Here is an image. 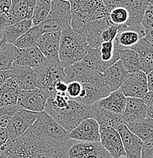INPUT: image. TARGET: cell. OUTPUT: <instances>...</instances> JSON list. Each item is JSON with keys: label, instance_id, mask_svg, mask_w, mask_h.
Here are the masks:
<instances>
[{"label": "cell", "instance_id": "83f0119b", "mask_svg": "<svg viewBox=\"0 0 153 158\" xmlns=\"http://www.w3.org/2000/svg\"><path fill=\"white\" fill-rule=\"evenodd\" d=\"M32 26L31 19L19 21V22L9 26L1 33L0 34L2 36L1 40L5 41L6 44H13L16 40L27 32Z\"/></svg>", "mask_w": 153, "mask_h": 158}, {"label": "cell", "instance_id": "5b68a950", "mask_svg": "<svg viewBox=\"0 0 153 158\" xmlns=\"http://www.w3.org/2000/svg\"><path fill=\"white\" fill-rule=\"evenodd\" d=\"M26 132L41 139L66 144L68 132L46 112L39 113L38 117Z\"/></svg>", "mask_w": 153, "mask_h": 158}, {"label": "cell", "instance_id": "ac0fdd59", "mask_svg": "<svg viewBox=\"0 0 153 158\" xmlns=\"http://www.w3.org/2000/svg\"><path fill=\"white\" fill-rule=\"evenodd\" d=\"M61 31L45 33L38 39L37 47L49 62H59V48Z\"/></svg>", "mask_w": 153, "mask_h": 158}, {"label": "cell", "instance_id": "7bdbcfd3", "mask_svg": "<svg viewBox=\"0 0 153 158\" xmlns=\"http://www.w3.org/2000/svg\"><path fill=\"white\" fill-rule=\"evenodd\" d=\"M148 107V117L153 119V91H149L143 98Z\"/></svg>", "mask_w": 153, "mask_h": 158}, {"label": "cell", "instance_id": "9a60e30c", "mask_svg": "<svg viewBox=\"0 0 153 158\" xmlns=\"http://www.w3.org/2000/svg\"><path fill=\"white\" fill-rule=\"evenodd\" d=\"M100 144L112 158L126 157L121 135L117 130L110 127L100 126Z\"/></svg>", "mask_w": 153, "mask_h": 158}, {"label": "cell", "instance_id": "11a10c76", "mask_svg": "<svg viewBox=\"0 0 153 158\" xmlns=\"http://www.w3.org/2000/svg\"><path fill=\"white\" fill-rule=\"evenodd\" d=\"M57 158H64V157H57Z\"/></svg>", "mask_w": 153, "mask_h": 158}, {"label": "cell", "instance_id": "d6986e66", "mask_svg": "<svg viewBox=\"0 0 153 158\" xmlns=\"http://www.w3.org/2000/svg\"><path fill=\"white\" fill-rule=\"evenodd\" d=\"M117 130L121 135L123 149L126 153V157L142 158L143 141L133 135L128 129L126 125H121Z\"/></svg>", "mask_w": 153, "mask_h": 158}, {"label": "cell", "instance_id": "3957f363", "mask_svg": "<svg viewBox=\"0 0 153 158\" xmlns=\"http://www.w3.org/2000/svg\"><path fill=\"white\" fill-rule=\"evenodd\" d=\"M70 9V26L75 33L85 24L109 15V11L100 0H72Z\"/></svg>", "mask_w": 153, "mask_h": 158}, {"label": "cell", "instance_id": "52a82bcc", "mask_svg": "<svg viewBox=\"0 0 153 158\" xmlns=\"http://www.w3.org/2000/svg\"><path fill=\"white\" fill-rule=\"evenodd\" d=\"M36 73L37 88L47 92L50 96L54 94V86L60 81H66L64 67L60 61L49 62L34 69Z\"/></svg>", "mask_w": 153, "mask_h": 158}, {"label": "cell", "instance_id": "7a4b0ae2", "mask_svg": "<svg viewBox=\"0 0 153 158\" xmlns=\"http://www.w3.org/2000/svg\"><path fill=\"white\" fill-rule=\"evenodd\" d=\"M44 112L53 118L67 132H70L82 122L92 118L91 106H86L70 99L65 108L57 109L46 103Z\"/></svg>", "mask_w": 153, "mask_h": 158}, {"label": "cell", "instance_id": "7402d4cb", "mask_svg": "<svg viewBox=\"0 0 153 158\" xmlns=\"http://www.w3.org/2000/svg\"><path fill=\"white\" fill-rule=\"evenodd\" d=\"M143 31L144 28L142 25L139 27H129L123 25L113 40L114 49H130L143 37Z\"/></svg>", "mask_w": 153, "mask_h": 158}, {"label": "cell", "instance_id": "db71d44e", "mask_svg": "<svg viewBox=\"0 0 153 158\" xmlns=\"http://www.w3.org/2000/svg\"><path fill=\"white\" fill-rule=\"evenodd\" d=\"M149 158H153V155H152V156H151V157H149Z\"/></svg>", "mask_w": 153, "mask_h": 158}, {"label": "cell", "instance_id": "f1b7e54d", "mask_svg": "<svg viewBox=\"0 0 153 158\" xmlns=\"http://www.w3.org/2000/svg\"><path fill=\"white\" fill-rule=\"evenodd\" d=\"M126 126L143 142L153 135V119L149 117L128 123Z\"/></svg>", "mask_w": 153, "mask_h": 158}, {"label": "cell", "instance_id": "2e32d148", "mask_svg": "<svg viewBox=\"0 0 153 158\" xmlns=\"http://www.w3.org/2000/svg\"><path fill=\"white\" fill-rule=\"evenodd\" d=\"M67 137L75 141L100 143V126L94 118H86L69 132Z\"/></svg>", "mask_w": 153, "mask_h": 158}, {"label": "cell", "instance_id": "5bb4252c", "mask_svg": "<svg viewBox=\"0 0 153 158\" xmlns=\"http://www.w3.org/2000/svg\"><path fill=\"white\" fill-rule=\"evenodd\" d=\"M113 25L109 20V17L103 18L91 21L82 27L77 34H80L86 42L87 45L91 48L97 49L101 46V34L105 29Z\"/></svg>", "mask_w": 153, "mask_h": 158}, {"label": "cell", "instance_id": "bcb514c9", "mask_svg": "<svg viewBox=\"0 0 153 158\" xmlns=\"http://www.w3.org/2000/svg\"><path fill=\"white\" fill-rule=\"evenodd\" d=\"M9 140V135L6 128L0 127V148Z\"/></svg>", "mask_w": 153, "mask_h": 158}, {"label": "cell", "instance_id": "6da1fadb", "mask_svg": "<svg viewBox=\"0 0 153 158\" xmlns=\"http://www.w3.org/2000/svg\"><path fill=\"white\" fill-rule=\"evenodd\" d=\"M66 143L47 141L25 132L0 148V158H57L62 157Z\"/></svg>", "mask_w": 153, "mask_h": 158}, {"label": "cell", "instance_id": "ba28073f", "mask_svg": "<svg viewBox=\"0 0 153 158\" xmlns=\"http://www.w3.org/2000/svg\"><path fill=\"white\" fill-rule=\"evenodd\" d=\"M64 158H112L100 143L69 139L62 153Z\"/></svg>", "mask_w": 153, "mask_h": 158}, {"label": "cell", "instance_id": "e575fe53", "mask_svg": "<svg viewBox=\"0 0 153 158\" xmlns=\"http://www.w3.org/2000/svg\"><path fill=\"white\" fill-rule=\"evenodd\" d=\"M13 49L14 45L6 44L0 52V72L10 70L13 65Z\"/></svg>", "mask_w": 153, "mask_h": 158}, {"label": "cell", "instance_id": "f907efd6", "mask_svg": "<svg viewBox=\"0 0 153 158\" xmlns=\"http://www.w3.org/2000/svg\"><path fill=\"white\" fill-rule=\"evenodd\" d=\"M6 43L5 42V41H3L2 40H0V52L2 50L3 48L5 47V46H6Z\"/></svg>", "mask_w": 153, "mask_h": 158}, {"label": "cell", "instance_id": "8fae6325", "mask_svg": "<svg viewBox=\"0 0 153 158\" xmlns=\"http://www.w3.org/2000/svg\"><path fill=\"white\" fill-rule=\"evenodd\" d=\"M39 113L21 110L18 111L6 126L9 139L14 140L23 135L38 117Z\"/></svg>", "mask_w": 153, "mask_h": 158}, {"label": "cell", "instance_id": "6f0895ef", "mask_svg": "<svg viewBox=\"0 0 153 158\" xmlns=\"http://www.w3.org/2000/svg\"><path fill=\"white\" fill-rule=\"evenodd\" d=\"M1 39H2V36L0 35V40H1Z\"/></svg>", "mask_w": 153, "mask_h": 158}, {"label": "cell", "instance_id": "d6a6232c", "mask_svg": "<svg viewBox=\"0 0 153 158\" xmlns=\"http://www.w3.org/2000/svg\"><path fill=\"white\" fill-rule=\"evenodd\" d=\"M81 62L86 67L92 70L97 71L100 73H102L105 70L101 59L99 47L97 49H93L88 46L86 54L82 59Z\"/></svg>", "mask_w": 153, "mask_h": 158}, {"label": "cell", "instance_id": "4fadbf2b", "mask_svg": "<svg viewBox=\"0 0 153 158\" xmlns=\"http://www.w3.org/2000/svg\"><path fill=\"white\" fill-rule=\"evenodd\" d=\"M119 90L126 98L143 99L149 92L146 74L142 71L128 74Z\"/></svg>", "mask_w": 153, "mask_h": 158}, {"label": "cell", "instance_id": "4dcf8cb0", "mask_svg": "<svg viewBox=\"0 0 153 158\" xmlns=\"http://www.w3.org/2000/svg\"><path fill=\"white\" fill-rule=\"evenodd\" d=\"M36 0H11L9 14L21 20L31 19Z\"/></svg>", "mask_w": 153, "mask_h": 158}, {"label": "cell", "instance_id": "f5cc1de1", "mask_svg": "<svg viewBox=\"0 0 153 158\" xmlns=\"http://www.w3.org/2000/svg\"><path fill=\"white\" fill-rule=\"evenodd\" d=\"M64 1H67V2H71L72 0H64Z\"/></svg>", "mask_w": 153, "mask_h": 158}, {"label": "cell", "instance_id": "ffe728a7", "mask_svg": "<svg viewBox=\"0 0 153 158\" xmlns=\"http://www.w3.org/2000/svg\"><path fill=\"white\" fill-rule=\"evenodd\" d=\"M9 71V76L14 79L20 90H29L37 88L34 69L23 65H13Z\"/></svg>", "mask_w": 153, "mask_h": 158}, {"label": "cell", "instance_id": "b9f144b4", "mask_svg": "<svg viewBox=\"0 0 153 158\" xmlns=\"http://www.w3.org/2000/svg\"><path fill=\"white\" fill-rule=\"evenodd\" d=\"M153 155V135L143 142L142 158H149Z\"/></svg>", "mask_w": 153, "mask_h": 158}, {"label": "cell", "instance_id": "ee69618b", "mask_svg": "<svg viewBox=\"0 0 153 158\" xmlns=\"http://www.w3.org/2000/svg\"><path fill=\"white\" fill-rule=\"evenodd\" d=\"M11 6V0H0V14L9 13Z\"/></svg>", "mask_w": 153, "mask_h": 158}, {"label": "cell", "instance_id": "44dd1931", "mask_svg": "<svg viewBox=\"0 0 153 158\" xmlns=\"http://www.w3.org/2000/svg\"><path fill=\"white\" fill-rule=\"evenodd\" d=\"M103 82L110 93L118 90L126 80L128 73L120 60L105 69L101 73Z\"/></svg>", "mask_w": 153, "mask_h": 158}, {"label": "cell", "instance_id": "cb8c5ba5", "mask_svg": "<svg viewBox=\"0 0 153 158\" xmlns=\"http://www.w3.org/2000/svg\"><path fill=\"white\" fill-rule=\"evenodd\" d=\"M92 118L95 119L100 126L110 127L117 129L121 125H124V121L122 115H118L110 112L108 110L102 109L96 104V103L91 105Z\"/></svg>", "mask_w": 153, "mask_h": 158}, {"label": "cell", "instance_id": "816d5d0a", "mask_svg": "<svg viewBox=\"0 0 153 158\" xmlns=\"http://www.w3.org/2000/svg\"><path fill=\"white\" fill-rule=\"evenodd\" d=\"M149 3H150V4H152L153 5V0H151V1L149 2Z\"/></svg>", "mask_w": 153, "mask_h": 158}, {"label": "cell", "instance_id": "603a6c76", "mask_svg": "<svg viewBox=\"0 0 153 158\" xmlns=\"http://www.w3.org/2000/svg\"><path fill=\"white\" fill-rule=\"evenodd\" d=\"M122 116L124 125L148 117V107L143 99L126 98V107Z\"/></svg>", "mask_w": 153, "mask_h": 158}, {"label": "cell", "instance_id": "f35d334b", "mask_svg": "<svg viewBox=\"0 0 153 158\" xmlns=\"http://www.w3.org/2000/svg\"><path fill=\"white\" fill-rule=\"evenodd\" d=\"M141 25L144 30H148L153 27V5L149 3L145 11Z\"/></svg>", "mask_w": 153, "mask_h": 158}, {"label": "cell", "instance_id": "680465c9", "mask_svg": "<svg viewBox=\"0 0 153 158\" xmlns=\"http://www.w3.org/2000/svg\"><path fill=\"white\" fill-rule=\"evenodd\" d=\"M151 1V0H149V2H150Z\"/></svg>", "mask_w": 153, "mask_h": 158}, {"label": "cell", "instance_id": "d4e9b609", "mask_svg": "<svg viewBox=\"0 0 153 158\" xmlns=\"http://www.w3.org/2000/svg\"><path fill=\"white\" fill-rule=\"evenodd\" d=\"M139 56L142 71L147 75L153 70V45L142 37L136 45L131 47Z\"/></svg>", "mask_w": 153, "mask_h": 158}, {"label": "cell", "instance_id": "9f6ffc18", "mask_svg": "<svg viewBox=\"0 0 153 158\" xmlns=\"http://www.w3.org/2000/svg\"><path fill=\"white\" fill-rule=\"evenodd\" d=\"M121 158H126V157H121Z\"/></svg>", "mask_w": 153, "mask_h": 158}, {"label": "cell", "instance_id": "1f68e13d", "mask_svg": "<svg viewBox=\"0 0 153 158\" xmlns=\"http://www.w3.org/2000/svg\"><path fill=\"white\" fill-rule=\"evenodd\" d=\"M43 34L37 26H32L27 32L15 41L13 45L19 49H28L37 47L38 39Z\"/></svg>", "mask_w": 153, "mask_h": 158}, {"label": "cell", "instance_id": "d590c367", "mask_svg": "<svg viewBox=\"0 0 153 158\" xmlns=\"http://www.w3.org/2000/svg\"><path fill=\"white\" fill-rule=\"evenodd\" d=\"M108 17L113 24L118 26L126 25L129 19V12L125 8L117 7L110 11Z\"/></svg>", "mask_w": 153, "mask_h": 158}, {"label": "cell", "instance_id": "8d00e7d4", "mask_svg": "<svg viewBox=\"0 0 153 158\" xmlns=\"http://www.w3.org/2000/svg\"><path fill=\"white\" fill-rule=\"evenodd\" d=\"M22 110L17 104L0 107V127L6 128L12 116L19 110Z\"/></svg>", "mask_w": 153, "mask_h": 158}, {"label": "cell", "instance_id": "91938a15", "mask_svg": "<svg viewBox=\"0 0 153 158\" xmlns=\"http://www.w3.org/2000/svg\"><path fill=\"white\" fill-rule=\"evenodd\" d=\"M100 1H101V2H102V0H100Z\"/></svg>", "mask_w": 153, "mask_h": 158}, {"label": "cell", "instance_id": "7c38bea8", "mask_svg": "<svg viewBox=\"0 0 153 158\" xmlns=\"http://www.w3.org/2000/svg\"><path fill=\"white\" fill-rule=\"evenodd\" d=\"M49 97V94L38 88L29 90H21L16 104L22 110L41 113L44 110Z\"/></svg>", "mask_w": 153, "mask_h": 158}, {"label": "cell", "instance_id": "277c9868", "mask_svg": "<svg viewBox=\"0 0 153 158\" xmlns=\"http://www.w3.org/2000/svg\"><path fill=\"white\" fill-rule=\"evenodd\" d=\"M87 48L85 39L72 31L71 26H66L62 29L59 59L64 68L80 62L86 54Z\"/></svg>", "mask_w": 153, "mask_h": 158}, {"label": "cell", "instance_id": "9c48e42d", "mask_svg": "<svg viewBox=\"0 0 153 158\" xmlns=\"http://www.w3.org/2000/svg\"><path fill=\"white\" fill-rule=\"evenodd\" d=\"M102 2L109 12L117 7H123L127 10L129 19L126 26L129 27H140L143 15L149 3V0H102Z\"/></svg>", "mask_w": 153, "mask_h": 158}, {"label": "cell", "instance_id": "f6af8a7d", "mask_svg": "<svg viewBox=\"0 0 153 158\" xmlns=\"http://www.w3.org/2000/svg\"><path fill=\"white\" fill-rule=\"evenodd\" d=\"M67 83L64 81L57 82L54 86V93H66Z\"/></svg>", "mask_w": 153, "mask_h": 158}, {"label": "cell", "instance_id": "e0dca14e", "mask_svg": "<svg viewBox=\"0 0 153 158\" xmlns=\"http://www.w3.org/2000/svg\"><path fill=\"white\" fill-rule=\"evenodd\" d=\"M47 62V59L37 47L28 49H19L14 46L13 65H23L35 69L42 66Z\"/></svg>", "mask_w": 153, "mask_h": 158}, {"label": "cell", "instance_id": "4316f807", "mask_svg": "<svg viewBox=\"0 0 153 158\" xmlns=\"http://www.w3.org/2000/svg\"><path fill=\"white\" fill-rule=\"evenodd\" d=\"M20 90L14 79H6L0 88V107L16 104Z\"/></svg>", "mask_w": 153, "mask_h": 158}, {"label": "cell", "instance_id": "7dc6e473", "mask_svg": "<svg viewBox=\"0 0 153 158\" xmlns=\"http://www.w3.org/2000/svg\"><path fill=\"white\" fill-rule=\"evenodd\" d=\"M143 37L147 40L149 43H151L153 45V27L148 30H144V31H143Z\"/></svg>", "mask_w": 153, "mask_h": 158}, {"label": "cell", "instance_id": "681fc988", "mask_svg": "<svg viewBox=\"0 0 153 158\" xmlns=\"http://www.w3.org/2000/svg\"><path fill=\"white\" fill-rule=\"evenodd\" d=\"M9 71H2L0 72V88H1L2 85H3V83L5 82V81L8 78H9Z\"/></svg>", "mask_w": 153, "mask_h": 158}, {"label": "cell", "instance_id": "60d3db41", "mask_svg": "<svg viewBox=\"0 0 153 158\" xmlns=\"http://www.w3.org/2000/svg\"><path fill=\"white\" fill-rule=\"evenodd\" d=\"M20 21L19 19L15 17L12 15L7 13V14H0V34L5 29L9 27V26L15 24Z\"/></svg>", "mask_w": 153, "mask_h": 158}, {"label": "cell", "instance_id": "8992f818", "mask_svg": "<svg viewBox=\"0 0 153 158\" xmlns=\"http://www.w3.org/2000/svg\"><path fill=\"white\" fill-rule=\"evenodd\" d=\"M71 24L70 2L64 0H52L51 9L44 22L37 27L43 34L62 31Z\"/></svg>", "mask_w": 153, "mask_h": 158}, {"label": "cell", "instance_id": "74e56055", "mask_svg": "<svg viewBox=\"0 0 153 158\" xmlns=\"http://www.w3.org/2000/svg\"><path fill=\"white\" fill-rule=\"evenodd\" d=\"M123 26L113 24V25L110 26L108 28L105 29L101 34V42H113L118 33L122 29Z\"/></svg>", "mask_w": 153, "mask_h": 158}, {"label": "cell", "instance_id": "f546056e", "mask_svg": "<svg viewBox=\"0 0 153 158\" xmlns=\"http://www.w3.org/2000/svg\"><path fill=\"white\" fill-rule=\"evenodd\" d=\"M117 51L119 56L120 62L128 74L142 71L138 54L134 50L132 49H117Z\"/></svg>", "mask_w": 153, "mask_h": 158}, {"label": "cell", "instance_id": "484cf974", "mask_svg": "<svg viewBox=\"0 0 153 158\" xmlns=\"http://www.w3.org/2000/svg\"><path fill=\"white\" fill-rule=\"evenodd\" d=\"M126 98L119 89L111 92L106 98L96 102V104L99 107L118 115H123L126 107Z\"/></svg>", "mask_w": 153, "mask_h": 158}, {"label": "cell", "instance_id": "ab89813d", "mask_svg": "<svg viewBox=\"0 0 153 158\" xmlns=\"http://www.w3.org/2000/svg\"><path fill=\"white\" fill-rule=\"evenodd\" d=\"M82 90V83L79 81H71L67 83L66 94L71 100H75L79 98Z\"/></svg>", "mask_w": 153, "mask_h": 158}, {"label": "cell", "instance_id": "c3c4849f", "mask_svg": "<svg viewBox=\"0 0 153 158\" xmlns=\"http://www.w3.org/2000/svg\"><path fill=\"white\" fill-rule=\"evenodd\" d=\"M147 76V87L149 91H153V70L146 75Z\"/></svg>", "mask_w": 153, "mask_h": 158}, {"label": "cell", "instance_id": "836d02e7", "mask_svg": "<svg viewBox=\"0 0 153 158\" xmlns=\"http://www.w3.org/2000/svg\"><path fill=\"white\" fill-rule=\"evenodd\" d=\"M51 2L52 0H36L31 18L33 26H38L45 21L50 11Z\"/></svg>", "mask_w": 153, "mask_h": 158}, {"label": "cell", "instance_id": "30bf717a", "mask_svg": "<svg viewBox=\"0 0 153 158\" xmlns=\"http://www.w3.org/2000/svg\"><path fill=\"white\" fill-rule=\"evenodd\" d=\"M64 73L66 83L79 81L96 86L104 85L101 73L86 67L81 61L64 68Z\"/></svg>", "mask_w": 153, "mask_h": 158}]
</instances>
